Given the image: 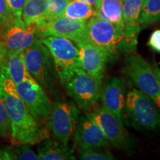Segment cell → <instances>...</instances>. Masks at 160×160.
<instances>
[{
  "label": "cell",
  "instance_id": "cell-18",
  "mask_svg": "<svg viewBox=\"0 0 160 160\" xmlns=\"http://www.w3.org/2000/svg\"><path fill=\"white\" fill-rule=\"evenodd\" d=\"M96 17L111 22L116 26L122 37H124L122 0H99L95 8Z\"/></svg>",
  "mask_w": 160,
  "mask_h": 160
},
{
  "label": "cell",
  "instance_id": "cell-17",
  "mask_svg": "<svg viewBox=\"0 0 160 160\" xmlns=\"http://www.w3.org/2000/svg\"><path fill=\"white\" fill-rule=\"evenodd\" d=\"M103 106L123 122L125 109V84L119 77H112L101 91Z\"/></svg>",
  "mask_w": 160,
  "mask_h": 160
},
{
  "label": "cell",
  "instance_id": "cell-31",
  "mask_svg": "<svg viewBox=\"0 0 160 160\" xmlns=\"http://www.w3.org/2000/svg\"><path fill=\"white\" fill-rule=\"evenodd\" d=\"M153 70H154L156 75H157V79H158V82H159V87H160V68L156 62L153 64Z\"/></svg>",
  "mask_w": 160,
  "mask_h": 160
},
{
  "label": "cell",
  "instance_id": "cell-19",
  "mask_svg": "<svg viewBox=\"0 0 160 160\" xmlns=\"http://www.w3.org/2000/svg\"><path fill=\"white\" fill-rule=\"evenodd\" d=\"M38 159L40 160H72L76 159L73 151L68 145L58 140L47 139L38 148Z\"/></svg>",
  "mask_w": 160,
  "mask_h": 160
},
{
  "label": "cell",
  "instance_id": "cell-14",
  "mask_svg": "<svg viewBox=\"0 0 160 160\" xmlns=\"http://www.w3.org/2000/svg\"><path fill=\"white\" fill-rule=\"evenodd\" d=\"M77 45L79 51L80 68L96 79L102 80L106 64L111 59L108 53L88 41Z\"/></svg>",
  "mask_w": 160,
  "mask_h": 160
},
{
  "label": "cell",
  "instance_id": "cell-7",
  "mask_svg": "<svg viewBox=\"0 0 160 160\" xmlns=\"http://www.w3.org/2000/svg\"><path fill=\"white\" fill-rule=\"evenodd\" d=\"M102 82L78 68L66 84L70 96L80 108L88 111L97 102L102 91Z\"/></svg>",
  "mask_w": 160,
  "mask_h": 160
},
{
  "label": "cell",
  "instance_id": "cell-29",
  "mask_svg": "<svg viewBox=\"0 0 160 160\" xmlns=\"http://www.w3.org/2000/svg\"><path fill=\"white\" fill-rule=\"evenodd\" d=\"M148 45L157 53H160V29L156 30L151 33L148 42Z\"/></svg>",
  "mask_w": 160,
  "mask_h": 160
},
{
  "label": "cell",
  "instance_id": "cell-22",
  "mask_svg": "<svg viewBox=\"0 0 160 160\" xmlns=\"http://www.w3.org/2000/svg\"><path fill=\"white\" fill-rule=\"evenodd\" d=\"M158 22H160V0H146L140 14V25L145 28Z\"/></svg>",
  "mask_w": 160,
  "mask_h": 160
},
{
  "label": "cell",
  "instance_id": "cell-27",
  "mask_svg": "<svg viewBox=\"0 0 160 160\" xmlns=\"http://www.w3.org/2000/svg\"><path fill=\"white\" fill-rule=\"evenodd\" d=\"M14 16L11 13L7 0H0V25L8 22Z\"/></svg>",
  "mask_w": 160,
  "mask_h": 160
},
{
  "label": "cell",
  "instance_id": "cell-24",
  "mask_svg": "<svg viewBox=\"0 0 160 160\" xmlns=\"http://www.w3.org/2000/svg\"><path fill=\"white\" fill-rule=\"evenodd\" d=\"M99 149L81 151L79 159L83 160H113L115 159L111 152L99 151Z\"/></svg>",
  "mask_w": 160,
  "mask_h": 160
},
{
  "label": "cell",
  "instance_id": "cell-33",
  "mask_svg": "<svg viewBox=\"0 0 160 160\" xmlns=\"http://www.w3.org/2000/svg\"><path fill=\"white\" fill-rule=\"evenodd\" d=\"M142 1H143V4H144V2H145L146 1V0H142Z\"/></svg>",
  "mask_w": 160,
  "mask_h": 160
},
{
  "label": "cell",
  "instance_id": "cell-3",
  "mask_svg": "<svg viewBox=\"0 0 160 160\" xmlns=\"http://www.w3.org/2000/svg\"><path fill=\"white\" fill-rule=\"evenodd\" d=\"M26 68L31 77L45 91L53 88L55 78V68L47 47L37 40L24 51Z\"/></svg>",
  "mask_w": 160,
  "mask_h": 160
},
{
  "label": "cell",
  "instance_id": "cell-20",
  "mask_svg": "<svg viewBox=\"0 0 160 160\" xmlns=\"http://www.w3.org/2000/svg\"><path fill=\"white\" fill-rule=\"evenodd\" d=\"M48 0H26L22 12V18L27 25L39 28L46 22Z\"/></svg>",
  "mask_w": 160,
  "mask_h": 160
},
{
  "label": "cell",
  "instance_id": "cell-32",
  "mask_svg": "<svg viewBox=\"0 0 160 160\" xmlns=\"http://www.w3.org/2000/svg\"><path fill=\"white\" fill-rule=\"evenodd\" d=\"M80 1H82L84 2L93 6V7L94 8V9L97 7L98 3H99V0H80Z\"/></svg>",
  "mask_w": 160,
  "mask_h": 160
},
{
  "label": "cell",
  "instance_id": "cell-26",
  "mask_svg": "<svg viewBox=\"0 0 160 160\" xmlns=\"http://www.w3.org/2000/svg\"><path fill=\"white\" fill-rule=\"evenodd\" d=\"M10 129H11V125H10L8 116L2 101L0 99V136L6 137L8 135Z\"/></svg>",
  "mask_w": 160,
  "mask_h": 160
},
{
  "label": "cell",
  "instance_id": "cell-13",
  "mask_svg": "<svg viewBox=\"0 0 160 160\" xmlns=\"http://www.w3.org/2000/svg\"><path fill=\"white\" fill-rule=\"evenodd\" d=\"M87 22L63 16L47 22L37 29L41 38L55 36L66 38L78 44L86 41Z\"/></svg>",
  "mask_w": 160,
  "mask_h": 160
},
{
  "label": "cell",
  "instance_id": "cell-23",
  "mask_svg": "<svg viewBox=\"0 0 160 160\" xmlns=\"http://www.w3.org/2000/svg\"><path fill=\"white\" fill-rule=\"evenodd\" d=\"M70 2L71 0H48L46 13L47 22L63 17Z\"/></svg>",
  "mask_w": 160,
  "mask_h": 160
},
{
  "label": "cell",
  "instance_id": "cell-11",
  "mask_svg": "<svg viewBox=\"0 0 160 160\" xmlns=\"http://www.w3.org/2000/svg\"><path fill=\"white\" fill-rule=\"evenodd\" d=\"M19 96L38 120L48 119L52 105L46 92L31 77L16 85Z\"/></svg>",
  "mask_w": 160,
  "mask_h": 160
},
{
  "label": "cell",
  "instance_id": "cell-8",
  "mask_svg": "<svg viewBox=\"0 0 160 160\" xmlns=\"http://www.w3.org/2000/svg\"><path fill=\"white\" fill-rule=\"evenodd\" d=\"M41 39L35 25H27L22 17H13L0 25V42L11 51H24Z\"/></svg>",
  "mask_w": 160,
  "mask_h": 160
},
{
  "label": "cell",
  "instance_id": "cell-6",
  "mask_svg": "<svg viewBox=\"0 0 160 160\" xmlns=\"http://www.w3.org/2000/svg\"><path fill=\"white\" fill-rule=\"evenodd\" d=\"M79 115L77 105L71 101L59 100L53 103L48 125L57 140L68 145L75 132Z\"/></svg>",
  "mask_w": 160,
  "mask_h": 160
},
{
  "label": "cell",
  "instance_id": "cell-9",
  "mask_svg": "<svg viewBox=\"0 0 160 160\" xmlns=\"http://www.w3.org/2000/svg\"><path fill=\"white\" fill-rule=\"evenodd\" d=\"M122 37L111 22L93 16L87 22L86 41L100 47L113 59L119 51Z\"/></svg>",
  "mask_w": 160,
  "mask_h": 160
},
{
  "label": "cell",
  "instance_id": "cell-16",
  "mask_svg": "<svg viewBox=\"0 0 160 160\" xmlns=\"http://www.w3.org/2000/svg\"><path fill=\"white\" fill-rule=\"evenodd\" d=\"M0 73L7 76L16 85L31 77L26 68L24 51H11L0 42Z\"/></svg>",
  "mask_w": 160,
  "mask_h": 160
},
{
  "label": "cell",
  "instance_id": "cell-4",
  "mask_svg": "<svg viewBox=\"0 0 160 160\" xmlns=\"http://www.w3.org/2000/svg\"><path fill=\"white\" fill-rule=\"evenodd\" d=\"M125 62L124 70L130 81L160 108V87L153 66L133 53L127 55Z\"/></svg>",
  "mask_w": 160,
  "mask_h": 160
},
{
  "label": "cell",
  "instance_id": "cell-28",
  "mask_svg": "<svg viewBox=\"0 0 160 160\" xmlns=\"http://www.w3.org/2000/svg\"><path fill=\"white\" fill-rule=\"evenodd\" d=\"M26 0H7L8 5L14 17H22L23 6Z\"/></svg>",
  "mask_w": 160,
  "mask_h": 160
},
{
  "label": "cell",
  "instance_id": "cell-34",
  "mask_svg": "<svg viewBox=\"0 0 160 160\" xmlns=\"http://www.w3.org/2000/svg\"><path fill=\"white\" fill-rule=\"evenodd\" d=\"M123 1H125V0H122V2H123Z\"/></svg>",
  "mask_w": 160,
  "mask_h": 160
},
{
  "label": "cell",
  "instance_id": "cell-2",
  "mask_svg": "<svg viewBox=\"0 0 160 160\" xmlns=\"http://www.w3.org/2000/svg\"><path fill=\"white\" fill-rule=\"evenodd\" d=\"M40 39L51 53L60 82L65 85L80 68L79 48L71 40L64 37L48 36Z\"/></svg>",
  "mask_w": 160,
  "mask_h": 160
},
{
  "label": "cell",
  "instance_id": "cell-21",
  "mask_svg": "<svg viewBox=\"0 0 160 160\" xmlns=\"http://www.w3.org/2000/svg\"><path fill=\"white\" fill-rule=\"evenodd\" d=\"M94 15V8L80 0H71L66 8L64 14L65 17L71 19L86 21Z\"/></svg>",
  "mask_w": 160,
  "mask_h": 160
},
{
  "label": "cell",
  "instance_id": "cell-5",
  "mask_svg": "<svg viewBox=\"0 0 160 160\" xmlns=\"http://www.w3.org/2000/svg\"><path fill=\"white\" fill-rule=\"evenodd\" d=\"M125 109L137 127L148 131L160 127V108L142 91L133 89L127 93Z\"/></svg>",
  "mask_w": 160,
  "mask_h": 160
},
{
  "label": "cell",
  "instance_id": "cell-1",
  "mask_svg": "<svg viewBox=\"0 0 160 160\" xmlns=\"http://www.w3.org/2000/svg\"><path fill=\"white\" fill-rule=\"evenodd\" d=\"M0 99L9 118L13 144L34 145L49 137L48 129L31 114L20 98L14 82L2 73H0Z\"/></svg>",
  "mask_w": 160,
  "mask_h": 160
},
{
  "label": "cell",
  "instance_id": "cell-30",
  "mask_svg": "<svg viewBox=\"0 0 160 160\" xmlns=\"http://www.w3.org/2000/svg\"><path fill=\"white\" fill-rule=\"evenodd\" d=\"M0 159L16 160L15 153L13 148L7 147L0 150Z\"/></svg>",
  "mask_w": 160,
  "mask_h": 160
},
{
  "label": "cell",
  "instance_id": "cell-12",
  "mask_svg": "<svg viewBox=\"0 0 160 160\" xmlns=\"http://www.w3.org/2000/svg\"><path fill=\"white\" fill-rule=\"evenodd\" d=\"M142 6V0H125L122 2L124 37L120 42L119 51L131 53L137 50L138 37L142 28L139 17Z\"/></svg>",
  "mask_w": 160,
  "mask_h": 160
},
{
  "label": "cell",
  "instance_id": "cell-25",
  "mask_svg": "<svg viewBox=\"0 0 160 160\" xmlns=\"http://www.w3.org/2000/svg\"><path fill=\"white\" fill-rule=\"evenodd\" d=\"M16 159L19 160H37L38 156L31 148L28 144L18 145L17 147L13 148Z\"/></svg>",
  "mask_w": 160,
  "mask_h": 160
},
{
  "label": "cell",
  "instance_id": "cell-10",
  "mask_svg": "<svg viewBox=\"0 0 160 160\" xmlns=\"http://www.w3.org/2000/svg\"><path fill=\"white\" fill-rule=\"evenodd\" d=\"M102 131L109 143L118 150L130 151L133 147V142L119 120L111 111L102 106L97 111L89 113Z\"/></svg>",
  "mask_w": 160,
  "mask_h": 160
},
{
  "label": "cell",
  "instance_id": "cell-15",
  "mask_svg": "<svg viewBox=\"0 0 160 160\" xmlns=\"http://www.w3.org/2000/svg\"><path fill=\"white\" fill-rule=\"evenodd\" d=\"M74 133L81 151L102 149L109 145L102 131L89 114L78 119Z\"/></svg>",
  "mask_w": 160,
  "mask_h": 160
}]
</instances>
